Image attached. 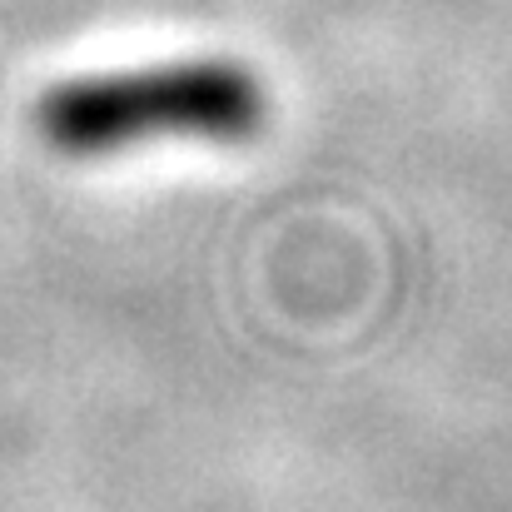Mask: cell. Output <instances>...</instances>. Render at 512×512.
<instances>
[{
    "instance_id": "cell-1",
    "label": "cell",
    "mask_w": 512,
    "mask_h": 512,
    "mask_svg": "<svg viewBox=\"0 0 512 512\" xmlns=\"http://www.w3.org/2000/svg\"><path fill=\"white\" fill-rule=\"evenodd\" d=\"M35 120L60 155L80 160L165 135L244 140L264 120V90L244 65L229 60H170L55 85Z\"/></svg>"
}]
</instances>
